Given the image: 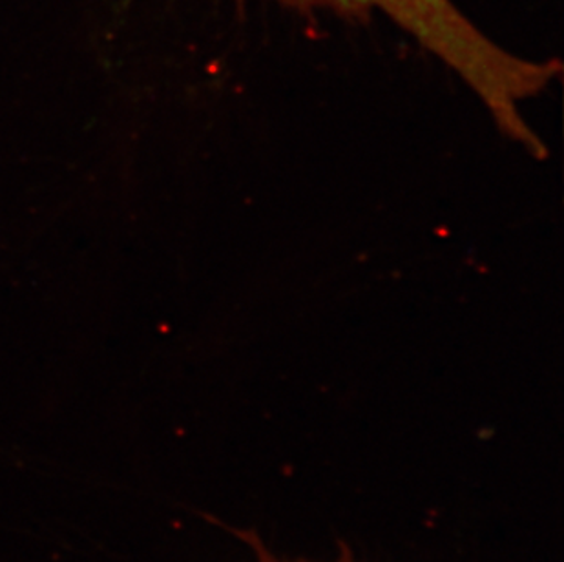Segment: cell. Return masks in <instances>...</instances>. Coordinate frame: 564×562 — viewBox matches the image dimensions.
<instances>
[{"mask_svg": "<svg viewBox=\"0 0 564 562\" xmlns=\"http://www.w3.org/2000/svg\"><path fill=\"white\" fill-rule=\"evenodd\" d=\"M311 13L330 10L351 21H368L373 11L393 19L400 28L452 64L480 96L499 107L524 85L530 64L506 54L488 41L452 0H280Z\"/></svg>", "mask_w": 564, "mask_h": 562, "instance_id": "obj_1", "label": "cell"}, {"mask_svg": "<svg viewBox=\"0 0 564 562\" xmlns=\"http://www.w3.org/2000/svg\"><path fill=\"white\" fill-rule=\"evenodd\" d=\"M256 562H313V561H305V559H282L278 558V555H274V553L267 552L265 548L258 547L256 544ZM336 562H351V559H340V561Z\"/></svg>", "mask_w": 564, "mask_h": 562, "instance_id": "obj_2", "label": "cell"}, {"mask_svg": "<svg viewBox=\"0 0 564 562\" xmlns=\"http://www.w3.org/2000/svg\"><path fill=\"white\" fill-rule=\"evenodd\" d=\"M541 66H543V79H541V83H539L538 90L539 88H543V86L546 85V83H549L550 75H552V68H550V64H541ZM497 119H499V121H502V125H510V122L517 121L516 110H513V112H511L510 116L497 117Z\"/></svg>", "mask_w": 564, "mask_h": 562, "instance_id": "obj_3", "label": "cell"}]
</instances>
